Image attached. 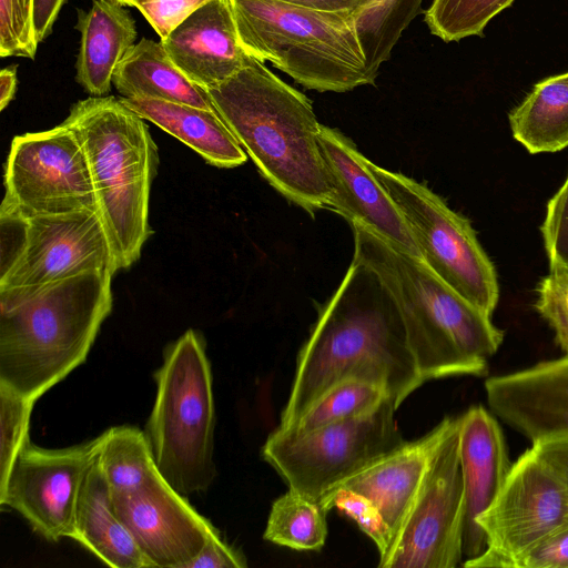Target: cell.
Segmentation results:
<instances>
[{"label": "cell", "instance_id": "cell-1", "mask_svg": "<svg viewBox=\"0 0 568 568\" xmlns=\"http://www.w3.org/2000/svg\"><path fill=\"white\" fill-rule=\"evenodd\" d=\"M347 379L383 387L396 408L424 384L395 300L377 273L354 257L298 352L278 426L293 424Z\"/></svg>", "mask_w": 568, "mask_h": 568}, {"label": "cell", "instance_id": "cell-2", "mask_svg": "<svg viewBox=\"0 0 568 568\" xmlns=\"http://www.w3.org/2000/svg\"><path fill=\"white\" fill-rule=\"evenodd\" d=\"M224 123L263 178L314 214L331 210L333 190L311 100L255 58L206 90Z\"/></svg>", "mask_w": 568, "mask_h": 568}, {"label": "cell", "instance_id": "cell-3", "mask_svg": "<svg viewBox=\"0 0 568 568\" xmlns=\"http://www.w3.org/2000/svg\"><path fill=\"white\" fill-rule=\"evenodd\" d=\"M113 275L0 288V383L37 402L83 364L112 310Z\"/></svg>", "mask_w": 568, "mask_h": 568}, {"label": "cell", "instance_id": "cell-4", "mask_svg": "<svg viewBox=\"0 0 568 568\" xmlns=\"http://www.w3.org/2000/svg\"><path fill=\"white\" fill-rule=\"evenodd\" d=\"M354 258L367 264L390 292L425 382L450 376H484L504 332L487 315L439 278L425 262L373 231L351 224Z\"/></svg>", "mask_w": 568, "mask_h": 568}, {"label": "cell", "instance_id": "cell-5", "mask_svg": "<svg viewBox=\"0 0 568 568\" xmlns=\"http://www.w3.org/2000/svg\"><path fill=\"white\" fill-rule=\"evenodd\" d=\"M62 124L83 149L116 271L128 268L152 234L149 202L158 146L144 119L112 95L78 101Z\"/></svg>", "mask_w": 568, "mask_h": 568}, {"label": "cell", "instance_id": "cell-6", "mask_svg": "<svg viewBox=\"0 0 568 568\" xmlns=\"http://www.w3.org/2000/svg\"><path fill=\"white\" fill-rule=\"evenodd\" d=\"M240 40L301 85L346 92L373 84L353 11H327L278 0H231Z\"/></svg>", "mask_w": 568, "mask_h": 568}, {"label": "cell", "instance_id": "cell-7", "mask_svg": "<svg viewBox=\"0 0 568 568\" xmlns=\"http://www.w3.org/2000/svg\"><path fill=\"white\" fill-rule=\"evenodd\" d=\"M154 379L146 436L156 467L180 494L204 491L214 481L216 467L212 374L202 337L189 329L171 344Z\"/></svg>", "mask_w": 568, "mask_h": 568}, {"label": "cell", "instance_id": "cell-8", "mask_svg": "<svg viewBox=\"0 0 568 568\" xmlns=\"http://www.w3.org/2000/svg\"><path fill=\"white\" fill-rule=\"evenodd\" d=\"M395 404L386 399L362 417L307 433L280 429L270 434L261 454L288 489L320 503L331 490L406 440L395 419Z\"/></svg>", "mask_w": 568, "mask_h": 568}, {"label": "cell", "instance_id": "cell-9", "mask_svg": "<svg viewBox=\"0 0 568 568\" xmlns=\"http://www.w3.org/2000/svg\"><path fill=\"white\" fill-rule=\"evenodd\" d=\"M368 166L404 217L425 264L491 316L499 300L497 273L469 220L427 185L369 160Z\"/></svg>", "mask_w": 568, "mask_h": 568}, {"label": "cell", "instance_id": "cell-10", "mask_svg": "<svg viewBox=\"0 0 568 568\" xmlns=\"http://www.w3.org/2000/svg\"><path fill=\"white\" fill-rule=\"evenodd\" d=\"M568 521V486L531 446L513 463L500 490L477 517L486 547L462 565L514 568L516 561Z\"/></svg>", "mask_w": 568, "mask_h": 568}, {"label": "cell", "instance_id": "cell-11", "mask_svg": "<svg viewBox=\"0 0 568 568\" xmlns=\"http://www.w3.org/2000/svg\"><path fill=\"white\" fill-rule=\"evenodd\" d=\"M0 212L26 219L97 211L83 149L64 124L14 136Z\"/></svg>", "mask_w": 568, "mask_h": 568}, {"label": "cell", "instance_id": "cell-12", "mask_svg": "<svg viewBox=\"0 0 568 568\" xmlns=\"http://www.w3.org/2000/svg\"><path fill=\"white\" fill-rule=\"evenodd\" d=\"M465 490L459 416L436 447L413 506L381 568H455L463 558Z\"/></svg>", "mask_w": 568, "mask_h": 568}, {"label": "cell", "instance_id": "cell-13", "mask_svg": "<svg viewBox=\"0 0 568 568\" xmlns=\"http://www.w3.org/2000/svg\"><path fill=\"white\" fill-rule=\"evenodd\" d=\"M102 440L103 434L57 449L28 440L0 487V505L18 511L34 531L50 541L72 538L80 489L98 459Z\"/></svg>", "mask_w": 568, "mask_h": 568}, {"label": "cell", "instance_id": "cell-14", "mask_svg": "<svg viewBox=\"0 0 568 568\" xmlns=\"http://www.w3.org/2000/svg\"><path fill=\"white\" fill-rule=\"evenodd\" d=\"M116 273L97 211L27 219L22 248L0 288L36 287L87 272Z\"/></svg>", "mask_w": 568, "mask_h": 568}, {"label": "cell", "instance_id": "cell-15", "mask_svg": "<svg viewBox=\"0 0 568 568\" xmlns=\"http://www.w3.org/2000/svg\"><path fill=\"white\" fill-rule=\"evenodd\" d=\"M112 501L152 567L185 568L220 534L160 471L134 491L112 495Z\"/></svg>", "mask_w": 568, "mask_h": 568}, {"label": "cell", "instance_id": "cell-16", "mask_svg": "<svg viewBox=\"0 0 568 568\" xmlns=\"http://www.w3.org/2000/svg\"><path fill=\"white\" fill-rule=\"evenodd\" d=\"M318 140L334 194L331 210L420 258L404 217L371 171L368 159L336 129L322 124Z\"/></svg>", "mask_w": 568, "mask_h": 568}, {"label": "cell", "instance_id": "cell-17", "mask_svg": "<svg viewBox=\"0 0 568 568\" xmlns=\"http://www.w3.org/2000/svg\"><path fill=\"white\" fill-rule=\"evenodd\" d=\"M490 412L531 444L568 439V355L485 382Z\"/></svg>", "mask_w": 568, "mask_h": 568}, {"label": "cell", "instance_id": "cell-18", "mask_svg": "<svg viewBox=\"0 0 568 568\" xmlns=\"http://www.w3.org/2000/svg\"><path fill=\"white\" fill-rule=\"evenodd\" d=\"M459 458L465 490L463 552L467 560L485 550L476 519L494 500L513 465L499 423L481 405L459 416Z\"/></svg>", "mask_w": 568, "mask_h": 568}, {"label": "cell", "instance_id": "cell-19", "mask_svg": "<svg viewBox=\"0 0 568 568\" xmlns=\"http://www.w3.org/2000/svg\"><path fill=\"white\" fill-rule=\"evenodd\" d=\"M161 42L175 65L205 90L239 72L252 58L240 40L231 0L201 7Z\"/></svg>", "mask_w": 568, "mask_h": 568}, {"label": "cell", "instance_id": "cell-20", "mask_svg": "<svg viewBox=\"0 0 568 568\" xmlns=\"http://www.w3.org/2000/svg\"><path fill=\"white\" fill-rule=\"evenodd\" d=\"M453 419L443 418L420 438L405 442L334 488L351 489L371 499L381 510L393 544L419 491L432 456Z\"/></svg>", "mask_w": 568, "mask_h": 568}, {"label": "cell", "instance_id": "cell-21", "mask_svg": "<svg viewBox=\"0 0 568 568\" xmlns=\"http://www.w3.org/2000/svg\"><path fill=\"white\" fill-rule=\"evenodd\" d=\"M81 34L75 63L77 82L93 97L111 90L114 71L136 38L135 21L115 0H93L88 11H78Z\"/></svg>", "mask_w": 568, "mask_h": 568}, {"label": "cell", "instance_id": "cell-22", "mask_svg": "<svg viewBox=\"0 0 568 568\" xmlns=\"http://www.w3.org/2000/svg\"><path fill=\"white\" fill-rule=\"evenodd\" d=\"M72 539L114 568L152 567L113 508L112 495L97 462L78 498Z\"/></svg>", "mask_w": 568, "mask_h": 568}, {"label": "cell", "instance_id": "cell-23", "mask_svg": "<svg viewBox=\"0 0 568 568\" xmlns=\"http://www.w3.org/2000/svg\"><path fill=\"white\" fill-rule=\"evenodd\" d=\"M138 115L149 120L217 168H235L247 154L215 110L153 99L120 98Z\"/></svg>", "mask_w": 568, "mask_h": 568}, {"label": "cell", "instance_id": "cell-24", "mask_svg": "<svg viewBox=\"0 0 568 568\" xmlns=\"http://www.w3.org/2000/svg\"><path fill=\"white\" fill-rule=\"evenodd\" d=\"M112 84L122 98L153 99L215 110L207 91L191 81L162 42L141 39L116 67Z\"/></svg>", "mask_w": 568, "mask_h": 568}, {"label": "cell", "instance_id": "cell-25", "mask_svg": "<svg viewBox=\"0 0 568 568\" xmlns=\"http://www.w3.org/2000/svg\"><path fill=\"white\" fill-rule=\"evenodd\" d=\"M513 136L532 154L568 146V72L541 80L509 113Z\"/></svg>", "mask_w": 568, "mask_h": 568}, {"label": "cell", "instance_id": "cell-26", "mask_svg": "<svg viewBox=\"0 0 568 568\" xmlns=\"http://www.w3.org/2000/svg\"><path fill=\"white\" fill-rule=\"evenodd\" d=\"M98 465L111 495L136 490L159 471L145 433L134 426L105 430Z\"/></svg>", "mask_w": 568, "mask_h": 568}, {"label": "cell", "instance_id": "cell-27", "mask_svg": "<svg viewBox=\"0 0 568 568\" xmlns=\"http://www.w3.org/2000/svg\"><path fill=\"white\" fill-rule=\"evenodd\" d=\"M424 0H368L354 12L356 29L366 59L368 75L375 83L409 23L420 13Z\"/></svg>", "mask_w": 568, "mask_h": 568}, {"label": "cell", "instance_id": "cell-28", "mask_svg": "<svg viewBox=\"0 0 568 568\" xmlns=\"http://www.w3.org/2000/svg\"><path fill=\"white\" fill-rule=\"evenodd\" d=\"M326 511L294 490L274 500L264 539L295 550H320L326 541Z\"/></svg>", "mask_w": 568, "mask_h": 568}, {"label": "cell", "instance_id": "cell-29", "mask_svg": "<svg viewBox=\"0 0 568 568\" xmlns=\"http://www.w3.org/2000/svg\"><path fill=\"white\" fill-rule=\"evenodd\" d=\"M386 399H390L388 394L378 385L358 379L343 381L324 393L293 424L278 428L295 434L307 433L371 414Z\"/></svg>", "mask_w": 568, "mask_h": 568}, {"label": "cell", "instance_id": "cell-30", "mask_svg": "<svg viewBox=\"0 0 568 568\" xmlns=\"http://www.w3.org/2000/svg\"><path fill=\"white\" fill-rule=\"evenodd\" d=\"M515 0H433L425 11L429 31L445 42L479 36Z\"/></svg>", "mask_w": 568, "mask_h": 568}, {"label": "cell", "instance_id": "cell-31", "mask_svg": "<svg viewBox=\"0 0 568 568\" xmlns=\"http://www.w3.org/2000/svg\"><path fill=\"white\" fill-rule=\"evenodd\" d=\"M34 403L0 383V487L4 485L19 452L29 440Z\"/></svg>", "mask_w": 568, "mask_h": 568}, {"label": "cell", "instance_id": "cell-32", "mask_svg": "<svg viewBox=\"0 0 568 568\" xmlns=\"http://www.w3.org/2000/svg\"><path fill=\"white\" fill-rule=\"evenodd\" d=\"M318 504L326 513L334 507L353 519L374 541L379 559L386 556L392 547L393 536L381 510L371 499L354 490L337 488L326 494Z\"/></svg>", "mask_w": 568, "mask_h": 568}, {"label": "cell", "instance_id": "cell-33", "mask_svg": "<svg viewBox=\"0 0 568 568\" xmlns=\"http://www.w3.org/2000/svg\"><path fill=\"white\" fill-rule=\"evenodd\" d=\"M34 0H0V55L34 59Z\"/></svg>", "mask_w": 568, "mask_h": 568}, {"label": "cell", "instance_id": "cell-34", "mask_svg": "<svg viewBox=\"0 0 568 568\" xmlns=\"http://www.w3.org/2000/svg\"><path fill=\"white\" fill-rule=\"evenodd\" d=\"M536 311L555 333V341L568 355V271L550 268L537 286Z\"/></svg>", "mask_w": 568, "mask_h": 568}, {"label": "cell", "instance_id": "cell-35", "mask_svg": "<svg viewBox=\"0 0 568 568\" xmlns=\"http://www.w3.org/2000/svg\"><path fill=\"white\" fill-rule=\"evenodd\" d=\"M541 233L549 267L568 271V175L547 203Z\"/></svg>", "mask_w": 568, "mask_h": 568}, {"label": "cell", "instance_id": "cell-36", "mask_svg": "<svg viewBox=\"0 0 568 568\" xmlns=\"http://www.w3.org/2000/svg\"><path fill=\"white\" fill-rule=\"evenodd\" d=\"M213 0H131L151 27L164 39L201 7Z\"/></svg>", "mask_w": 568, "mask_h": 568}, {"label": "cell", "instance_id": "cell-37", "mask_svg": "<svg viewBox=\"0 0 568 568\" xmlns=\"http://www.w3.org/2000/svg\"><path fill=\"white\" fill-rule=\"evenodd\" d=\"M514 568H568V521L523 555Z\"/></svg>", "mask_w": 568, "mask_h": 568}, {"label": "cell", "instance_id": "cell-38", "mask_svg": "<svg viewBox=\"0 0 568 568\" xmlns=\"http://www.w3.org/2000/svg\"><path fill=\"white\" fill-rule=\"evenodd\" d=\"M245 558L221 537V534L207 540L199 555L185 568H244Z\"/></svg>", "mask_w": 568, "mask_h": 568}, {"label": "cell", "instance_id": "cell-39", "mask_svg": "<svg viewBox=\"0 0 568 568\" xmlns=\"http://www.w3.org/2000/svg\"><path fill=\"white\" fill-rule=\"evenodd\" d=\"M541 459L568 486V439L531 444Z\"/></svg>", "mask_w": 568, "mask_h": 568}, {"label": "cell", "instance_id": "cell-40", "mask_svg": "<svg viewBox=\"0 0 568 568\" xmlns=\"http://www.w3.org/2000/svg\"><path fill=\"white\" fill-rule=\"evenodd\" d=\"M67 0H34L33 21L38 41L52 32L53 24Z\"/></svg>", "mask_w": 568, "mask_h": 568}, {"label": "cell", "instance_id": "cell-41", "mask_svg": "<svg viewBox=\"0 0 568 568\" xmlns=\"http://www.w3.org/2000/svg\"><path fill=\"white\" fill-rule=\"evenodd\" d=\"M294 6L327 11H357L368 0H278Z\"/></svg>", "mask_w": 568, "mask_h": 568}, {"label": "cell", "instance_id": "cell-42", "mask_svg": "<svg viewBox=\"0 0 568 568\" xmlns=\"http://www.w3.org/2000/svg\"><path fill=\"white\" fill-rule=\"evenodd\" d=\"M17 65H9L0 71V110L2 111L14 98L17 91Z\"/></svg>", "mask_w": 568, "mask_h": 568}, {"label": "cell", "instance_id": "cell-43", "mask_svg": "<svg viewBox=\"0 0 568 568\" xmlns=\"http://www.w3.org/2000/svg\"><path fill=\"white\" fill-rule=\"evenodd\" d=\"M115 1L120 2L123 6H130V3H131V0H115Z\"/></svg>", "mask_w": 568, "mask_h": 568}]
</instances>
